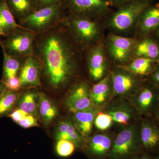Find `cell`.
<instances>
[{
  "label": "cell",
  "instance_id": "27",
  "mask_svg": "<svg viewBox=\"0 0 159 159\" xmlns=\"http://www.w3.org/2000/svg\"><path fill=\"white\" fill-rule=\"evenodd\" d=\"M3 75L5 80L16 76L20 70V63L16 57L8 54L3 50Z\"/></svg>",
  "mask_w": 159,
  "mask_h": 159
},
{
  "label": "cell",
  "instance_id": "10",
  "mask_svg": "<svg viewBox=\"0 0 159 159\" xmlns=\"http://www.w3.org/2000/svg\"><path fill=\"white\" fill-rule=\"evenodd\" d=\"M124 98L118 97L113 100L107 107L106 112L112 118L114 122L121 125H127L134 119L136 111Z\"/></svg>",
  "mask_w": 159,
  "mask_h": 159
},
{
  "label": "cell",
  "instance_id": "7",
  "mask_svg": "<svg viewBox=\"0 0 159 159\" xmlns=\"http://www.w3.org/2000/svg\"><path fill=\"white\" fill-rule=\"evenodd\" d=\"M65 104L67 109L73 113L97 107L91 99L90 90L84 83L73 88L66 99Z\"/></svg>",
  "mask_w": 159,
  "mask_h": 159
},
{
  "label": "cell",
  "instance_id": "24",
  "mask_svg": "<svg viewBox=\"0 0 159 159\" xmlns=\"http://www.w3.org/2000/svg\"><path fill=\"white\" fill-rule=\"evenodd\" d=\"M13 15L26 17L32 13L37 0H7Z\"/></svg>",
  "mask_w": 159,
  "mask_h": 159
},
{
  "label": "cell",
  "instance_id": "40",
  "mask_svg": "<svg viewBox=\"0 0 159 159\" xmlns=\"http://www.w3.org/2000/svg\"><path fill=\"white\" fill-rule=\"evenodd\" d=\"M3 36H5V34L0 27V45L2 43V38Z\"/></svg>",
  "mask_w": 159,
  "mask_h": 159
},
{
  "label": "cell",
  "instance_id": "6",
  "mask_svg": "<svg viewBox=\"0 0 159 159\" xmlns=\"http://www.w3.org/2000/svg\"><path fill=\"white\" fill-rule=\"evenodd\" d=\"M152 118L146 117L142 120L139 136L143 151L154 156L159 153V125Z\"/></svg>",
  "mask_w": 159,
  "mask_h": 159
},
{
  "label": "cell",
  "instance_id": "18",
  "mask_svg": "<svg viewBox=\"0 0 159 159\" xmlns=\"http://www.w3.org/2000/svg\"><path fill=\"white\" fill-rule=\"evenodd\" d=\"M89 71L94 80L102 79L105 74L106 66L102 47H98L93 50L89 59Z\"/></svg>",
  "mask_w": 159,
  "mask_h": 159
},
{
  "label": "cell",
  "instance_id": "28",
  "mask_svg": "<svg viewBox=\"0 0 159 159\" xmlns=\"http://www.w3.org/2000/svg\"><path fill=\"white\" fill-rule=\"evenodd\" d=\"M17 97L15 92L6 89L0 98V116L9 112L13 107Z\"/></svg>",
  "mask_w": 159,
  "mask_h": 159
},
{
  "label": "cell",
  "instance_id": "12",
  "mask_svg": "<svg viewBox=\"0 0 159 159\" xmlns=\"http://www.w3.org/2000/svg\"><path fill=\"white\" fill-rule=\"evenodd\" d=\"M134 43V40L131 38L111 35L109 43L111 55L119 62L126 61L129 57Z\"/></svg>",
  "mask_w": 159,
  "mask_h": 159
},
{
  "label": "cell",
  "instance_id": "21",
  "mask_svg": "<svg viewBox=\"0 0 159 159\" xmlns=\"http://www.w3.org/2000/svg\"><path fill=\"white\" fill-rule=\"evenodd\" d=\"M73 26L80 37L86 41L91 40L97 36L98 29L96 23L84 18H77L73 21Z\"/></svg>",
  "mask_w": 159,
  "mask_h": 159
},
{
  "label": "cell",
  "instance_id": "23",
  "mask_svg": "<svg viewBox=\"0 0 159 159\" xmlns=\"http://www.w3.org/2000/svg\"><path fill=\"white\" fill-rule=\"evenodd\" d=\"M155 61L149 58L139 57L125 67V70L131 74L140 76H146L152 73Z\"/></svg>",
  "mask_w": 159,
  "mask_h": 159
},
{
  "label": "cell",
  "instance_id": "35",
  "mask_svg": "<svg viewBox=\"0 0 159 159\" xmlns=\"http://www.w3.org/2000/svg\"><path fill=\"white\" fill-rule=\"evenodd\" d=\"M154 156L145 152L142 151L130 159H152Z\"/></svg>",
  "mask_w": 159,
  "mask_h": 159
},
{
  "label": "cell",
  "instance_id": "26",
  "mask_svg": "<svg viewBox=\"0 0 159 159\" xmlns=\"http://www.w3.org/2000/svg\"><path fill=\"white\" fill-rule=\"evenodd\" d=\"M39 95L33 93L28 92L21 98L19 102L20 109L25 111L29 115L35 117L38 114Z\"/></svg>",
  "mask_w": 159,
  "mask_h": 159
},
{
  "label": "cell",
  "instance_id": "34",
  "mask_svg": "<svg viewBox=\"0 0 159 159\" xmlns=\"http://www.w3.org/2000/svg\"><path fill=\"white\" fill-rule=\"evenodd\" d=\"M61 0H37V3L43 7L58 5Z\"/></svg>",
  "mask_w": 159,
  "mask_h": 159
},
{
  "label": "cell",
  "instance_id": "19",
  "mask_svg": "<svg viewBox=\"0 0 159 159\" xmlns=\"http://www.w3.org/2000/svg\"><path fill=\"white\" fill-rule=\"evenodd\" d=\"M0 27L5 36L22 28L16 22L7 0H0Z\"/></svg>",
  "mask_w": 159,
  "mask_h": 159
},
{
  "label": "cell",
  "instance_id": "17",
  "mask_svg": "<svg viewBox=\"0 0 159 159\" xmlns=\"http://www.w3.org/2000/svg\"><path fill=\"white\" fill-rule=\"evenodd\" d=\"M74 11L79 13L100 14L107 11L110 4L107 0H68Z\"/></svg>",
  "mask_w": 159,
  "mask_h": 159
},
{
  "label": "cell",
  "instance_id": "3",
  "mask_svg": "<svg viewBox=\"0 0 159 159\" xmlns=\"http://www.w3.org/2000/svg\"><path fill=\"white\" fill-rule=\"evenodd\" d=\"M150 0H133L120 6L112 16L111 25L119 31L127 30L150 6Z\"/></svg>",
  "mask_w": 159,
  "mask_h": 159
},
{
  "label": "cell",
  "instance_id": "41",
  "mask_svg": "<svg viewBox=\"0 0 159 159\" xmlns=\"http://www.w3.org/2000/svg\"><path fill=\"white\" fill-rule=\"evenodd\" d=\"M159 159V153L154 156L153 159Z\"/></svg>",
  "mask_w": 159,
  "mask_h": 159
},
{
  "label": "cell",
  "instance_id": "38",
  "mask_svg": "<svg viewBox=\"0 0 159 159\" xmlns=\"http://www.w3.org/2000/svg\"><path fill=\"white\" fill-rule=\"evenodd\" d=\"M152 117H153L154 119H155V120L156 121L157 123L159 125V106L158 108L157 109Z\"/></svg>",
  "mask_w": 159,
  "mask_h": 159
},
{
  "label": "cell",
  "instance_id": "39",
  "mask_svg": "<svg viewBox=\"0 0 159 159\" xmlns=\"http://www.w3.org/2000/svg\"><path fill=\"white\" fill-rule=\"evenodd\" d=\"M6 89V87H5L3 83L0 82V98L2 96Z\"/></svg>",
  "mask_w": 159,
  "mask_h": 159
},
{
  "label": "cell",
  "instance_id": "13",
  "mask_svg": "<svg viewBox=\"0 0 159 159\" xmlns=\"http://www.w3.org/2000/svg\"><path fill=\"white\" fill-rule=\"evenodd\" d=\"M56 138L57 140H69L73 142L77 148L84 150L86 144V140L76 128L75 124L68 120L60 122L57 127Z\"/></svg>",
  "mask_w": 159,
  "mask_h": 159
},
{
  "label": "cell",
  "instance_id": "32",
  "mask_svg": "<svg viewBox=\"0 0 159 159\" xmlns=\"http://www.w3.org/2000/svg\"><path fill=\"white\" fill-rule=\"evenodd\" d=\"M18 124L24 128H29L34 126H38L37 119L34 116L29 115L21 121L18 122Z\"/></svg>",
  "mask_w": 159,
  "mask_h": 159
},
{
  "label": "cell",
  "instance_id": "29",
  "mask_svg": "<svg viewBox=\"0 0 159 159\" xmlns=\"http://www.w3.org/2000/svg\"><path fill=\"white\" fill-rule=\"evenodd\" d=\"M76 145L73 142L69 140H58L56 145V151L59 156L67 157L72 155L75 149Z\"/></svg>",
  "mask_w": 159,
  "mask_h": 159
},
{
  "label": "cell",
  "instance_id": "5",
  "mask_svg": "<svg viewBox=\"0 0 159 159\" xmlns=\"http://www.w3.org/2000/svg\"><path fill=\"white\" fill-rule=\"evenodd\" d=\"M6 37L1 45L2 49L9 55L16 57L32 53L33 37L31 33L17 30L6 35Z\"/></svg>",
  "mask_w": 159,
  "mask_h": 159
},
{
  "label": "cell",
  "instance_id": "8",
  "mask_svg": "<svg viewBox=\"0 0 159 159\" xmlns=\"http://www.w3.org/2000/svg\"><path fill=\"white\" fill-rule=\"evenodd\" d=\"M112 86V99L116 97L125 98L132 94L138 85L133 74L126 70L113 72L111 76Z\"/></svg>",
  "mask_w": 159,
  "mask_h": 159
},
{
  "label": "cell",
  "instance_id": "1",
  "mask_svg": "<svg viewBox=\"0 0 159 159\" xmlns=\"http://www.w3.org/2000/svg\"><path fill=\"white\" fill-rule=\"evenodd\" d=\"M41 49L46 76L51 86L57 88L68 82L74 73L71 51L65 42L56 35L47 38Z\"/></svg>",
  "mask_w": 159,
  "mask_h": 159
},
{
  "label": "cell",
  "instance_id": "25",
  "mask_svg": "<svg viewBox=\"0 0 159 159\" xmlns=\"http://www.w3.org/2000/svg\"><path fill=\"white\" fill-rule=\"evenodd\" d=\"M135 53L138 57L154 60L159 58V47L152 40L145 39L139 44Z\"/></svg>",
  "mask_w": 159,
  "mask_h": 159
},
{
  "label": "cell",
  "instance_id": "33",
  "mask_svg": "<svg viewBox=\"0 0 159 159\" xmlns=\"http://www.w3.org/2000/svg\"><path fill=\"white\" fill-rule=\"evenodd\" d=\"M29 114L27 113L25 111L19 109L13 111L11 114L9 115V116L11 118L13 121L16 123L21 121L24 118H25Z\"/></svg>",
  "mask_w": 159,
  "mask_h": 159
},
{
  "label": "cell",
  "instance_id": "31",
  "mask_svg": "<svg viewBox=\"0 0 159 159\" xmlns=\"http://www.w3.org/2000/svg\"><path fill=\"white\" fill-rule=\"evenodd\" d=\"M3 83L7 89L14 92L19 90L22 86L19 77L16 76L4 80Z\"/></svg>",
  "mask_w": 159,
  "mask_h": 159
},
{
  "label": "cell",
  "instance_id": "14",
  "mask_svg": "<svg viewBox=\"0 0 159 159\" xmlns=\"http://www.w3.org/2000/svg\"><path fill=\"white\" fill-rule=\"evenodd\" d=\"M90 94L92 101L97 107L103 106L109 102L112 96L111 76L108 75L93 86Z\"/></svg>",
  "mask_w": 159,
  "mask_h": 159
},
{
  "label": "cell",
  "instance_id": "11",
  "mask_svg": "<svg viewBox=\"0 0 159 159\" xmlns=\"http://www.w3.org/2000/svg\"><path fill=\"white\" fill-rule=\"evenodd\" d=\"M58 11V5L43 7L26 16L23 19V22L31 28L42 29L56 17Z\"/></svg>",
  "mask_w": 159,
  "mask_h": 159
},
{
  "label": "cell",
  "instance_id": "15",
  "mask_svg": "<svg viewBox=\"0 0 159 159\" xmlns=\"http://www.w3.org/2000/svg\"><path fill=\"white\" fill-rule=\"evenodd\" d=\"M40 68L37 60L29 57L24 63L20 73L19 78L22 86L39 85Z\"/></svg>",
  "mask_w": 159,
  "mask_h": 159
},
{
  "label": "cell",
  "instance_id": "2",
  "mask_svg": "<svg viewBox=\"0 0 159 159\" xmlns=\"http://www.w3.org/2000/svg\"><path fill=\"white\" fill-rule=\"evenodd\" d=\"M143 151L139 136V126L129 125L113 139L107 159H130Z\"/></svg>",
  "mask_w": 159,
  "mask_h": 159
},
{
  "label": "cell",
  "instance_id": "37",
  "mask_svg": "<svg viewBox=\"0 0 159 159\" xmlns=\"http://www.w3.org/2000/svg\"><path fill=\"white\" fill-rule=\"evenodd\" d=\"M107 1L112 6L120 7L133 0H107Z\"/></svg>",
  "mask_w": 159,
  "mask_h": 159
},
{
  "label": "cell",
  "instance_id": "16",
  "mask_svg": "<svg viewBox=\"0 0 159 159\" xmlns=\"http://www.w3.org/2000/svg\"><path fill=\"white\" fill-rule=\"evenodd\" d=\"M99 111V107H97L74 113V124L80 133L85 139L92 132L95 118Z\"/></svg>",
  "mask_w": 159,
  "mask_h": 159
},
{
  "label": "cell",
  "instance_id": "36",
  "mask_svg": "<svg viewBox=\"0 0 159 159\" xmlns=\"http://www.w3.org/2000/svg\"><path fill=\"white\" fill-rule=\"evenodd\" d=\"M151 77L154 83L159 87V66L152 71Z\"/></svg>",
  "mask_w": 159,
  "mask_h": 159
},
{
  "label": "cell",
  "instance_id": "9",
  "mask_svg": "<svg viewBox=\"0 0 159 159\" xmlns=\"http://www.w3.org/2000/svg\"><path fill=\"white\" fill-rule=\"evenodd\" d=\"M113 141L110 136L97 134L87 140L84 150L91 159H107Z\"/></svg>",
  "mask_w": 159,
  "mask_h": 159
},
{
  "label": "cell",
  "instance_id": "4",
  "mask_svg": "<svg viewBox=\"0 0 159 159\" xmlns=\"http://www.w3.org/2000/svg\"><path fill=\"white\" fill-rule=\"evenodd\" d=\"M130 102L139 115L152 117L159 106V92L154 88L144 87L131 96Z\"/></svg>",
  "mask_w": 159,
  "mask_h": 159
},
{
  "label": "cell",
  "instance_id": "22",
  "mask_svg": "<svg viewBox=\"0 0 159 159\" xmlns=\"http://www.w3.org/2000/svg\"><path fill=\"white\" fill-rule=\"evenodd\" d=\"M38 113L42 121L46 125H48L57 116V109L51 100L45 94H39Z\"/></svg>",
  "mask_w": 159,
  "mask_h": 159
},
{
  "label": "cell",
  "instance_id": "30",
  "mask_svg": "<svg viewBox=\"0 0 159 159\" xmlns=\"http://www.w3.org/2000/svg\"><path fill=\"white\" fill-rule=\"evenodd\" d=\"M113 122L112 118L107 113L99 111L95 118L94 125L99 130L104 131L110 128Z\"/></svg>",
  "mask_w": 159,
  "mask_h": 159
},
{
  "label": "cell",
  "instance_id": "20",
  "mask_svg": "<svg viewBox=\"0 0 159 159\" xmlns=\"http://www.w3.org/2000/svg\"><path fill=\"white\" fill-rule=\"evenodd\" d=\"M140 28L143 32H148L159 26V5L148 6L140 16Z\"/></svg>",
  "mask_w": 159,
  "mask_h": 159
},
{
  "label": "cell",
  "instance_id": "42",
  "mask_svg": "<svg viewBox=\"0 0 159 159\" xmlns=\"http://www.w3.org/2000/svg\"><path fill=\"white\" fill-rule=\"evenodd\" d=\"M158 35H159V32H158Z\"/></svg>",
  "mask_w": 159,
  "mask_h": 159
}]
</instances>
